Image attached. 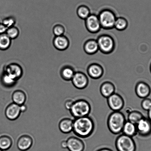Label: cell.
I'll list each match as a JSON object with an SVG mask.
<instances>
[{"label":"cell","instance_id":"1","mask_svg":"<svg viewBox=\"0 0 151 151\" xmlns=\"http://www.w3.org/2000/svg\"><path fill=\"white\" fill-rule=\"evenodd\" d=\"M94 129V121L88 116L75 118L73 120V131L75 135L81 138L90 137Z\"/></svg>","mask_w":151,"mask_h":151},{"label":"cell","instance_id":"2","mask_svg":"<svg viewBox=\"0 0 151 151\" xmlns=\"http://www.w3.org/2000/svg\"><path fill=\"white\" fill-rule=\"evenodd\" d=\"M125 116L120 111H113L109 115L107 120V125L109 131L114 134L122 132L123 128L126 122Z\"/></svg>","mask_w":151,"mask_h":151},{"label":"cell","instance_id":"3","mask_svg":"<svg viewBox=\"0 0 151 151\" xmlns=\"http://www.w3.org/2000/svg\"><path fill=\"white\" fill-rule=\"evenodd\" d=\"M91 109V105L88 101L79 99L74 102L69 111L72 116L76 118L88 116Z\"/></svg>","mask_w":151,"mask_h":151},{"label":"cell","instance_id":"4","mask_svg":"<svg viewBox=\"0 0 151 151\" xmlns=\"http://www.w3.org/2000/svg\"><path fill=\"white\" fill-rule=\"evenodd\" d=\"M115 147L118 151H136L135 141L132 137L122 134L117 137Z\"/></svg>","mask_w":151,"mask_h":151},{"label":"cell","instance_id":"5","mask_svg":"<svg viewBox=\"0 0 151 151\" xmlns=\"http://www.w3.org/2000/svg\"><path fill=\"white\" fill-rule=\"evenodd\" d=\"M98 16L102 28L110 29L114 27L117 17L115 13L112 10L108 9L103 10L100 12Z\"/></svg>","mask_w":151,"mask_h":151},{"label":"cell","instance_id":"6","mask_svg":"<svg viewBox=\"0 0 151 151\" xmlns=\"http://www.w3.org/2000/svg\"><path fill=\"white\" fill-rule=\"evenodd\" d=\"M99 50L105 54H108L114 49L115 42L110 35H100L97 40Z\"/></svg>","mask_w":151,"mask_h":151},{"label":"cell","instance_id":"7","mask_svg":"<svg viewBox=\"0 0 151 151\" xmlns=\"http://www.w3.org/2000/svg\"><path fill=\"white\" fill-rule=\"evenodd\" d=\"M107 99L108 104L113 111H119L124 108L125 105L124 99L118 93H113Z\"/></svg>","mask_w":151,"mask_h":151},{"label":"cell","instance_id":"8","mask_svg":"<svg viewBox=\"0 0 151 151\" xmlns=\"http://www.w3.org/2000/svg\"><path fill=\"white\" fill-rule=\"evenodd\" d=\"M85 23L86 29L91 33H97L102 28L98 16L95 14H90L85 20Z\"/></svg>","mask_w":151,"mask_h":151},{"label":"cell","instance_id":"9","mask_svg":"<svg viewBox=\"0 0 151 151\" xmlns=\"http://www.w3.org/2000/svg\"><path fill=\"white\" fill-rule=\"evenodd\" d=\"M71 81L74 86L79 90L86 88L89 83L88 77L81 72H75Z\"/></svg>","mask_w":151,"mask_h":151},{"label":"cell","instance_id":"10","mask_svg":"<svg viewBox=\"0 0 151 151\" xmlns=\"http://www.w3.org/2000/svg\"><path fill=\"white\" fill-rule=\"evenodd\" d=\"M4 73L17 81L23 75V70L20 65L13 63H10L6 66L4 68Z\"/></svg>","mask_w":151,"mask_h":151},{"label":"cell","instance_id":"11","mask_svg":"<svg viewBox=\"0 0 151 151\" xmlns=\"http://www.w3.org/2000/svg\"><path fill=\"white\" fill-rule=\"evenodd\" d=\"M137 134L142 137L148 136L151 133V122L149 119L143 117L136 124Z\"/></svg>","mask_w":151,"mask_h":151},{"label":"cell","instance_id":"12","mask_svg":"<svg viewBox=\"0 0 151 151\" xmlns=\"http://www.w3.org/2000/svg\"><path fill=\"white\" fill-rule=\"evenodd\" d=\"M21 113L20 106L13 103L9 104L5 111L6 117L10 121L17 119Z\"/></svg>","mask_w":151,"mask_h":151},{"label":"cell","instance_id":"13","mask_svg":"<svg viewBox=\"0 0 151 151\" xmlns=\"http://www.w3.org/2000/svg\"><path fill=\"white\" fill-rule=\"evenodd\" d=\"M67 148L69 151H84L85 144L81 139L75 137H69L66 140Z\"/></svg>","mask_w":151,"mask_h":151},{"label":"cell","instance_id":"14","mask_svg":"<svg viewBox=\"0 0 151 151\" xmlns=\"http://www.w3.org/2000/svg\"><path fill=\"white\" fill-rule=\"evenodd\" d=\"M87 72L90 78L98 79L103 76L104 70L100 65L94 63L89 65L87 69Z\"/></svg>","mask_w":151,"mask_h":151},{"label":"cell","instance_id":"15","mask_svg":"<svg viewBox=\"0 0 151 151\" xmlns=\"http://www.w3.org/2000/svg\"><path fill=\"white\" fill-rule=\"evenodd\" d=\"M135 91L137 97L141 99H145L150 94L151 90L149 86L146 83L140 81L136 86Z\"/></svg>","mask_w":151,"mask_h":151},{"label":"cell","instance_id":"16","mask_svg":"<svg viewBox=\"0 0 151 151\" xmlns=\"http://www.w3.org/2000/svg\"><path fill=\"white\" fill-rule=\"evenodd\" d=\"M33 142V139L30 136L26 134L22 135L18 139L17 147L20 151H26L30 148Z\"/></svg>","mask_w":151,"mask_h":151},{"label":"cell","instance_id":"17","mask_svg":"<svg viewBox=\"0 0 151 151\" xmlns=\"http://www.w3.org/2000/svg\"><path fill=\"white\" fill-rule=\"evenodd\" d=\"M53 44L56 49L59 51H64L69 48V41L68 38L63 35L55 37L53 40Z\"/></svg>","mask_w":151,"mask_h":151},{"label":"cell","instance_id":"18","mask_svg":"<svg viewBox=\"0 0 151 151\" xmlns=\"http://www.w3.org/2000/svg\"><path fill=\"white\" fill-rule=\"evenodd\" d=\"M100 91L103 97L107 99L115 93V86L110 81H105L100 86Z\"/></svg>","mask_w":151,"mask_h":151},{"label":"cell","instance_id":"19","mask_svg":"<svg viewBox=\"0 0 151 151\" xmlns=\"http://www.w3.org/2000/svg\"><path fill=\"white\" fill-rule=\"evenodd\" d=\"M59 129L64 134H67L73 131V120L69 118H64L59 122Z\"/></svg>","mask_w":151,"mask_h":151},{"label":"cell","instance_id":"20","mask_svg":"<svg viewBox=\"0 0 151 151\" xmlns=\"http://www.w3.org/2000/svg\"><path fill=\"white\" fill-rule=\"evenodd\" d=\"M84 50L87 54L93 55L99 50L97 40L90 39L87 41L84 45Z\"/></svg>","mask_w":151,"mask_h":151},{"label":"cell","instance_id":"21","mask_svg":"<svg viewBox=\"0 0 151 151\" xmlns=\"http://www.w3.org/2000/svg\"><path fill=\"white\" fill-rule=\"evenodd\" d=\"M122 133L130 137H134L137 134L136 125L129 121H126L124 124Z\"/></svg>","mask_w":151,"mask_h":151},{"label":"cell","instance_id":"22","mask_svg":"<svg viewBox=\"0 0 151 151\" xmlns=\"http://www.w3.org/2000/svg\"><path fill=\"white\" fill-rule=\"evenodd\" d=\"M12 97L13 103L19 106L25 104L27 98L24 92L20 90L15 91L13 93Z\"/></svg>","mask_w":151,"mask_h":151},{"label":"cell","instance_id":"23","mask_svg":"<svg viewBox=\"0 0 151 151\" xmlns=\"http://www.w3.org/2000/svg\"><path fill=\"white\" fill-rule=\"evenodd\" d=\"M75 72L73 68L70 66H66L61 69L60 74L62 78L65 81H70L73 78Z\"/></svg>","mask_w":151,"mask_h":151},{"label":"cell","instance_id":"24","mask_svg":"<svg viewBox=\"0 0 151 151\" xmlns=\"http://www.w3.org/2000/svg\"><path fill=\"white\" fill-rule=\"evenodd\" d=\"M12 143V140L9 136L3 135L0 137V149L3 151L9 149Z\"/></svg>","mask_w":151,"mask_h":151},{"label":"cell","instance_id":"25","mask_svg":"<svg viewBox=\"0 0 151 151\" xmlns=\"http://www.w3.org/2000/svg\"><path fill=\"white\" fill-rule=\"evenodd\" d=\"M12 40L6 33L0 34V50H6L9 48Z\"/></svg>","mask_w":151,"mask_h":151},{"label":"cell","instance_id":"26","mask_svg":"<svg viewBox=\"0 0 151 151\" xmlns=\"http://www.w3.org/2000/svg\"><path fill=\"white\" fill-rule=\"evenodd\" d=\"M128 26V21L123 17H117L114 27L117 30L122 31L126 29Z\"/></svg>","mask_w":151,"mask_h":151},{"label":"cell","instance_id":"27","mask_svg":"<svg viewBox=\"0 0 151 151\" xmlns=\"http://www.w3.org/2000/svg\"><path fill=\"white\" fill-rule=\"evenodd\" d=\"M143 117L142 114L140 112L133 111L129 114L128 121L136 125Z\"/></svg>","mask_w":151,"mask_h":151},{"label":"cell","instance_id":"28","mask_svg":"<svg viewBox=\"0 0 151 151\" xmlns=\"http://www.w3.org/2000/svg\"><path fill=\"white\" fill-rule=\"evenodd\" d=\"M77 13L78 17L84 20L91 14L90 9L85 6H81L78 7Z\"/></svg>","mask_w":151,"mask_h":151},{"label":"cell","instance_id":"29","mask_svg":"<svg viewBox=\"0 0 151 151\" xmlns=\"http://www.w3.org/2000/svg\"><path fill=\"white\" fill-rule=\"evenodd\" d=\"M6 33L11 40L15 39L18 37L19 31L17 27L14 26L8 28Z\"/></svg>","mask_w":151,"mask_h":151},{"label":"cell","instance_id":"30","mask_svg":"<svg viewBox=\"0 0 151 151\" xmlns=\"http://www.w3.org/2000/svg\"><path fill=\"white\" fill-rule=\"evenodd\" d=\"M1 81L4 85L8 87L14 85L17 81L13 79L7 74L4 73L1 77Z\"/></svg>","mask_w":151,"mask_h":151},{"label":"cell","instance_id":"31","mask_svg":"<svg viewBox=\"0 0 151 151\" xmlns=\"http://www.w3.org/2000/svg\"><path fill=\"white\" fill-rule=\"evenodd\" d=\"M65 32V28L61 25H56L53 28V34L55 35V37L63 35Z\"/></svg>","mask_w":151,"mask_h":151},{"label":"cell","instance_id":"32","mask_svg":"<svg viewBox=\"0 0 151 151\" xmlns=\"http://www.w3.org/2000/svg\"><path fill=\"white\" fill-rule=\"evenodd\" d=\"M16 23V20L14 17H9L6 18L3 20L2 24L4 26L9 28L12 27L14 26L15 24Z\"/></svg>","mask_w":151,"mask_h":151},{"label":"cell","instance_id":"33","mask_svg":"<svg viewBox=\"0 0 151 151\" xmlns=\"http://www.w3.org/2000/svg\"><path fill=\"white\" fill-rule=\"evenodd\" d=\"M141 106L144 110L149 111L151 108V100L147 98L142 101Z\"/></svg>","mask_w":151,"mask_h":151},{"label":"cell","instance_id":"34","mask_svg":"<svg viewBox=\"0 0 151 151\" xmlns=\"http://www.w3.org/2000/svg\"><path fill=\"white\" fill-rule=\"evenodd\" d=\"M74 102V101L72 100V99H68V100H66L64 104L65 108L67 110H70L72 105L73 104Z\"/></svg>","mask_w":151,"mask_h":151},{"label":"cell","instance_id":"35","mask_svg":"<svg viewBox=\"0 0 151 151\" xmlns=\"http://www.w3.org/2000/svg\"><path fill=\"white\" fill-rule=\"evenodd\" d=\"M8 29L2 23H0V34L6 33Z\"/></svg>","mask_w":151,"mask_h":151},{"label":"cell","instance_id":"36","mask_svg":"<svg viewBox=\"0 0 151 151\" xmlns=\"http://www.w3.org/2000/svg\"><path fill=\"white\" fill-rule=\"evenodd\" d=\"M61 146L63 149H67V143L66 140H63L61 143Z\"/></svg>","mask_w":151,"mask_h":151},{"label":"cell","instance_id":"37","mask_svg":"<svg viewBox=\"0 0 151 151\" xmlns=\"http://www.w3.org/2000/svg\"><path fill=\"white\" fill-rule=\"evenodd\" d=\"M20 107L21 111L22 112H25L27 110V106L25 104L21 105Z\"/></svg>","mask_w":151,"mask_h":151},{"label":"cell","instance_id":"38","mask_svg":"<svg viewBox=\"0 0 151 151\" xmlns=\"http://www.w3.org/2000/svg\"><path fill=\"white\" fill-rule=\"evenodd\" d=\"M96 151H113L110 149L108 148H101L98 149V150H97Z\"/></svg>","mask_w":151,"mask_h":151},{"label":"cell","instance_id":"39","mask_svg":"<svg viewBox=\"0 0 151 151\" xmlns=\"http://www.w3.org/2000/svg\"><path fill=\"white\" fill-rule=\"evenodd\" d=\"M148 119L151 122V108L148 111Z\"/></svg>","mask_w":151,"mask_h":151},{"label":"cell","instance_id":"40","mask_svg":"<svg viewBox=\"0 0 151 151\" xmlns=\"http://www.w3.org/2000/svg\"><path fill=\"white\" fill-rule=\"evenodd\" d=\"M0 151H3L2 150H1V149H0Z\"/></svg>","mask_w":151,"mask_h":151}]
</instances>
